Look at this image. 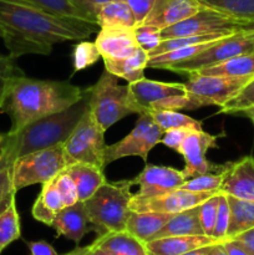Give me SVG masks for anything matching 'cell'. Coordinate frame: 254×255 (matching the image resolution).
Here are the masks:
<instances>
[{"mask_svg":"<svg viewBox=\"0 0 254 255\" xmlns=\"http://www.w3.org/2000/svg\"><path fill=\"white\" fill-rule=\"evenodd\" d=\"M97 30L96 22L56 16L21 2L0 0V39L11 60L31 54L50 55L55 44L84 40Z\"/></svg>","mask_w":254,"mask_h":255,"instance_id":"obj_1","label":"cell"},{"mask_svg":"<svg viewBox=\"0 0 254 255\" xmlns=\"http://www.w3.org/2000/svg\"><path fill=\"white\" fill-rule=\"evenodd\" d=\"M86 95L70 81L37 80L25 75L0 76V112L11 120L10 131L69 109Z\"/></svg>","mask_w":254,"mask_h":255,"instance_id":"obj_2","label":"cell"},{"mask_svg":"<svg viewBox=\"0 0 254 255\" xmlns=\"http://www.w3.org/2000/svg\"><path fill=\"white\" fill-rule=\"evenodd\" d=\"M87 109L89 97L86 89V95L69 109L41 117L17 131L2 133L0 159L6 166L12 167L16 159L26 154L64 144Z\"/></svg>","mask_w":254,"mask_h":255,"instance_id":"obj_3","label":"cell"},{"mask_svg":"<svg viewBox=\"0 0 254 255\" xmlns=\"http://www.w3.org/2000/svg\"><path fill=\"white\" fill-rule=\"evenodd\" d=\"M131 179L106 182L94 196L84 202L87 217L97 236L126 229L131 209Z\"/></svg>","mask_w":254,"mask_h":255,"instance_id":"obj_4","label":"cell"},{"mask_svg":"<svg viewBox=\"0 0 254 255\" xmlns=\"http://www.w3.org/2000/svg\"><path fill=\"white\" fill-rule=\"evenodd\" d=\"M87 97L90 112L105 131L120 120L136 114L128 85H120L119 77L106 70L99 81L87 89Z\"/></svg>","mask_w":254,"mask_h":255,"instance_id":"obj_5","label":"cell"},{"mask_svg":"<svg viewBox=\"0 0 254 255\" xmlns=\"http://www.w3.org/2000/svg\"><path fill=\"white\" fill-rule=\"evenodd\" d=\"M67 166L70 163L64 144L32 152L12 164V186L17 192L32 184H44L61 173Z\"/></svg>","mask_w":254,"mask_h":255,"instance_id":"obj_6","label":"cell"},{"mask_svg":"<svg viewBox=\"0 0 254 255\" xmlns=\"http://www.w3.org/2000/svg\"><path fill=\"white\" fill-rule=\"evenodd\" d=\"M128 89L134 111L138 116L158 110H187V90L184 84L153 81L143 77L128 84Z\"/></svg>","mask_w":254,"mask_h":255,"instance_id":"obj_7","label":"cell"},{"mask_svg":"<svg viewBox=\"0 0 254 255\" xmlns=\"http://www.w3.org/2000/svg\"><path fill=\"white\" fill-rule=\"evenodd\" d=\"M105 129L95 120L87 109L77 126L64 143L69 163H89L104 171L105 164Z\"/></svg>","mask_w":254,"mask_h":255,"instance_id":"obj_8","label":"cell"},{"mask_svg":"<svg viewBox=\"0 0 254 255\" xmlns=\"http://www.w3.org/2000/svg\"><path fill=\"white\" fill-rule=\"evenodd\" d=\"M187 110H197L204 106L222 107L231 101L252 77L203 76L187 75Z\"/></svg>","mask_w":254,"mask_h":255,"instance_id":"obj_9","label":"cell"},{"mask_svg":"<svg viewBox=\"0 0 254 255\" xmlns=\"http://www.w3.org/2000/svg\"><path fill=\"white\" fill-rule=\"evenodd\" d=\"M163 129L154 124L149 115H139L136 126L124 138L116 143L106 146L105 151V164H110L125 157H141L147 163L149 152L153 147L161 143Z\"/></svg>","mask_w":254,"mask_h":255,"instance_id":"obj_10","label":"cell"},{"mask_svg":"<svg viewBox=\"0 0 254 255\" xmlns=\"http://www.w3.org/2000/svg\"><path fill=\"white\" fill-rule=\"evenodd\" d=\"M253 51L254 44L252 42V40L243 32L237 30L234 34L228 35V36L223 37L218 41H214L211 46L207 47L206 50L199 52L192 59L172 65L167 70L177 72V74L189 75L202 69L222 64V62L227 61L232 57Z\"/></svg>","mask_w":254,"mask_h":255,"instance_id":"obj_11","label":"cell"},{"mask_svg":"<svg viewBox=\"0 0 254 255\" xmlns=\"http://www.w3.org/2000/svg\"><path fill=\"white\" fill-rule=\"evenodd\" d=\"M243 21L228 16L218 10L202 6L187 19L161 30L162 39L191 36V35L214 34L223 31H237Z\"/></svg>","mask_w":254,"mask_h":255,"instance_id":"obj_12","label":"cell"},{"mask_svg":"<svg viewBox=\"0 0 254 255\" xmlns=\"http://www.w3.org/2000/svg\"><path fill=\"white\" fill-rule=\"evenodd\" d=\"M219 136L202 131H192L182 142L177 153L184 159L183 173L187 179L207 173H221L227 163L216 164L206 158L207 152L211 148H217V139Z\"/></svg>","mask_w":254,"mask_h":255,"instance_id":"obj_13","label":"cell"},{"mask_svg":"<svg viewBox=\"0 0 254 255\" xmlns=\"http://www.w3.org/2000/svg\"><path fill=\"white\" fill-rule=\"evenodd\" d=\"M217 193L214 192H189L177 188L153 197H137L133 194L131 202H129V209L132 212H158V213L176 214L199 206L206 199L211 198Z\"/></svg>","mask_w":254,"mask_h":255,"instance_id":"obj_14","label":"cell"},{"mask_svg":"<svg viewBox=\"0 0 254 255\" xmlns=\"http://www.w3.org/2000/svg\"><path fill=\"white\" fill-rule=\"evenodd\" d=\"M186 179L183 171L172 167L146 164L143 171L132 178L131 182L133 186L137 184L139 187V191L134 196L153 197L179 188Z\"/></svg>","mask_w":254,"mask_h":255,"instance_id":"obj_15","label":"cell"},{"mask_svg":"<svg viewBox=\"0 0 254 255\" xmlns=\"http://www.w3.org/2000/svg\"><path fill=\"white\" fill-rule=\"evenodd\" d=\"M219 192L243 201L254 202V158L246 156L228 162L223 171Z\"/></svg>","mask_w":254,"mask_h":255,"instance_id":"obj_16","label":"cell"},{"mask_svg":"<svg viewBox=\"0 0 254 255\" xmlns=\"http://www.w3.org/2000/svg\"><path fill=\"white\" fill-rule=\"evenodd\" d=\"M95 44L102 60L124 59L139 49L134 29L128 27H100Z\"/></svg>","mask_w":254,"mask_h":255,"instance_id":"obj_17","label":"cell"},{"mask_svg":"<svg viewBox=\"0 0 254 255\" xmlns=\"http://www.w3.org/2000/svg\"><path fill=\"white\" fill-rule=\"evenodd\" d=\"M201 7L198 0H154L152 10L141 25L163 30L187 19Z\"/></svg>","mask_w":254,"mask_h":255,"instance_id":"obj_18","label":"cell"},{"mask_svg":"<svg viewBox=\"0 0 254 255\" xmlns=\"http://www.w3.org/2000/svg\"><path fill=\"white\" fill-rule=\"evenodd\" d=\"M51 228L55 229L56 236H62L79 244L91 231L84 202H77L72 206L65 207L54 219Z\"/></svg>","mask_w":254,"mask_h":255,"instance_id":"obj_19","label":"cell"},{"mask_svg":"<svg viewBox=\"0 0 254 255\" xmlns=\"http://www.w3.org/2000/svg\"><path fill=\"white\" fill-rule=\"evenodd\" d=\"M221 243L213 237L207 236H179L166 237L149 241L146 243L147 255H181L193 249Z\"/></svg>","mask_w":254,"mask_h":255,"instance_id":"obj_20","label":"cell"},{"mask_svg":"<svg viewBox=\"0 0 254 255\" xmlns=\"http://www.w3.org/2000/svg\"><path fill=\"white\" fill-rule=\"evenodd\" d=\"M91 246L115 255H147L146 243L132 236L126 229L97 236Z\"/></svg>","mask_w":254,"mask_h":255,"instance_id":"obj_21","label":"cell"},{"mask_svg":"<svg viewBox=\"0 0 254 255\" xmlns=\"http://www.w3.org/2000/svg\"><path fill=\"white\" fill-rule=\"evenodd\" d=\"M65 208V203L56 187V177L42 184V188L32 206L34 219L45 226L51 227L57 214Z\"/></svg>","mask_w":254,"mask_h":255,"instance_id":"obj_22","label":"cell"},{"mask_svg":"<svg viewBox=\"0 0 254 255\" xmlns=\"http://www.w3.org/2000/svg\"><path fill=\"white\" fill-rule=\"evenodd\" d=\"M149 55L142 47L124 59H105V70L128 84L144 77V70L148 65Z\"/></svg>","mask_w":254,"mask_h":255,"instance_id":"obj_23","label":"cell"},{"mask_svg":"<svg viewBox=\"0 0 254 255\" xmlns=\"http://www.w3.org/2000/svg\"><path fill=\"white\" fill-rule=\"evenodd\" d=\"M66 171L76 184L80 202L91 198L107 182L104 171L89 163H72Z\"/></svg>","mask_w":254,"mask_h":255,"instance_id":"obj_24","label":"cell"},{"mask_svg":"<svg viewBox=\"0 0 254 255\" xmlns=\"http://www.w3.org/2000/svg\"><path fill=\"white\" fill-rule=\"evenodd\" d=\"M172 216L173 214L158 213V212L131 211L127 218L126 231L143 243H147L163 228Z\"/></svg>","mask_w":254,"mask_h":255,"instance_id":"obj_25","label":"cell"},{"mask_svg":"<svg viewBox=\"0 0 254 255\" xmlns=\"http://www.w3.org/2000/svg\"><path fill=\"white\" fill-rule=\"evenodd\" d=\"M199 206L173 214L172 218L164 224L163 228L151 241L158 238H166V237L204 236L201 219H199Z\"/></svg>","mask_w":254,"mask_h":255,"instance_id":"obj_26","label":"cell"},{"mask_svg":"<svg viewBox=\"0 0 254 255\" xmlns=\"http://www.w3.org/2000/svg\"><path fill=\"white\" fill-rule=\"evenodd\" d=\"M203 76H229V77H254V51L232 57L222 64L192 72ZM191 75V74H189Z\"/></svg>","mask_w":254,"mask_h":255,"instance_id":"obj_27","label":"cell"},{"mask_svg":"<svg viewBox=\"0 0 254 255\" xmlns=\"http://www.w3.org/2000/svg\"><path fill=\"white\" fill-rule=\"evenodd\" d=\"M96 22L100 27H128L137 26L136 17L128 5L122 0H114L105 4L97 11Z\"/></svg>","mask_w":254,"mask_h":255,"instance_id":"obj_28","label":"cell"},{"mask_svg":"<svg viewBox=\"0 0 254 255\" xmlns=\"http://www.w3.org/2000/svg\"><path fill=\"white\" fill-rule=\"evenodd\" d=\"M227 198L231 211L227 239H232L243 232L254 228V202L243 201L231 196H227Z\"/></svg>","mask_w":254,"mask_h":255,"instance_id":"obj_29","label":"cell"},{"mask_svg":"<svg viewBox=\"0 0 254 255\" xmlns=\"http://www.w3.org/2000/svg\"><path fill=\"white\" fill-rule=\"evenodd\" d=\"M12 1L29 5V6L41 10V11L47 12V14L56 15V16L92 21L84 11H81L72 2V0H12Z\"/></svg>","mask_w":254,"mask_h":255,"instance_id":"obj_30","label":"cell"},{"mask_svg":"<svg viewBox=\"0 0 254 255\" xmlns=\"http://www.w3.org/2000/svg\"><path fill=\"white\" fill-rule=\"evenodd\" d=\"M202 6L218 10L239 21L254 20V0H198Z\"/></svg>","mask_w":254,"mask_h":255,"instance_id":"obj_31","label":"cell"},{"mask_svg":"<svg viewBox=\"0 0 254 255\" xmlns=\"http://www.w3.org/2000/svg\"><path fill=\"white\" fill-rule=\"evenodd\" d=\"M20 216L16 208V197H14L7 208L0 216V254L12 242L20 239Z\"/></svg>","mask_w":254,"mask_h":255,"instance_id":"obj_32","label":"cell"},{"mask_svg":"<svg viewBox=\"0 0 254 255\" xmlns=\"http://www.w3.org/2000/svg\"><path fill=\"white\" fill-rule=\"evenodd\" d=\"M151 116L154 124L158 125L163 131L172 128H189L194 131H202V121L194 120L187 115L181 114L179 111L172 110H158L147 114Z\"/></svg>","mask_w":254,"mask_h":255,"instance_id":"obj_33","label":"cell"},{"mask_svg":"<svg viewBox=\"0 0 254 255\" xmlns=\"http://www.w3.org/2000/svg\"><path fill=\"white\" fill-rule=\"evenodd\" d=\"M100 59H102L96 44L91 41H81L75 45L72 50V66L75 72L82 71L87 67L96 64Z\"/></svg>","mask_w":254,"mask_h":255,"instance_id":"obj_34","label":"cell"},{"mask_svg":"<svg viewBox=\"0 0 254 255\" xmlns=\"http://www.w3.org/2000/svg\"><path fill=\"white\" fill-rule=\"evenodd\" d=\"M254 106V77H252L246 86L224 106L221 107L219 112L222 114H241L244 110Z\"/></svg>","mask_w":254,"mask_h":255,"instance_id":"obj_35","label":"cell"},{"mask_svg":"<svg viewBox=\"0 0 254 255\" xmlns=\"http://www.w3.org/2000/svg\"><path fill=\"white\" fill-rule=\"evenodd\" d=\"M226 169V168H224ZM223 172L221 173H207L186 179L179 188L189 192H219Z\"/></svg>","mask_w":254,"mask_h":255,"instance_id":"obj_36","label":"cell"},{"mask_svg":"<svg viewBox=\"0 0 254 255\" xmlns=\"http://www.w3.org/2000/svg\"><path fill=\"white\" fill-rule=\"evenodd\" d=\"M219 202V192L211 198L206 199L203 203L199 206V219H201L202 229H203L204 236L213 237L214 226H216L217 211H218Z\"/></svg>","mask_w":254,"mask_h":255,"instance_id":"obj_37","label":"cell"},{"mask_svg":"<svg viewBox=\"0 0 254 255\" xmlns=\"http://www.w3.org/2000/svg\"><path fill=\"white\" fill-rule=\"evenodd\" d=\"M229 218H231V211H229L228 198L226 194L219 192V202H218V211H217L216 226L213 231V238L217 241L224 242L227 239V233H228Z\"/></svg>","mask_w":254,"mask_h":255,"instance_id":"obj_38","label":"cell"},{"mask_svg":"<svg viewBox=\"0 0 254 255\" xmlns=\"http://www.w3.org/2000/svg\"><path fill=\"white\" fill-rule=\"evenodd\" d=\"M56 187L59 189L62 201H64L65 207L72 206V204L80 202L76 184L66 169H64L61 173L56 176Z\"/></svg>","mask_w":254,"mask_h":255,"instance_id":"obj_39","label":"cell"},{"mask_svg":"<svg viewBox=\"0 0 254 255\" xmlns=\"http://www.w3.org/2000/svg\"><path fill=\"white\" fill-rule=\"evenodd\" d=\"M134 32H136L139 47H142L148 54L153 51L163 40L161 36V30L153 26H148V25H138L134 27Z\"/></svg>","mask_w":254,"mask_h":255,"instance_id":"obj_40","label":"cell"},{"mask_svg":"<svg viewBox=\"0 0 254 255\" xmlns=\"http://www.w3.org/2000/svg\"><path fill=\"white\" fill-rule=\"evenodd\" d=\"M15 196L16 191L12 186L11 167H4L0 171V216L7 208Z\"/></svg>","mask_w":254,"mask_h":255,"instance_id":"obj_41","label":"cell"},{"mask_svg":"<svg viewBox=\"0 0 254 255\" xmlns=\"http://www.w3.org/2000/svg\"><path fill=\"white\" fill-rule=\"evenodd\" d=\"M194 129L189 128H172L167 129L163 132L161 138V143L167 146L168 148L173 149V151L178 152L179 147H181L182 142L186 139V137L191 133Z\"/></svg>","mask_w":254,"mask_h":255,"instance_id":"obj_42","label":"cell"},{"mask_svg":"<svg viewBox=\"0 0 254 255\" xmlns=\"http://www.w3.org/2000/svg\"><path fill=\"white\" fill-rule=\"evenodd\" d=\"M122 1L126 2L129 6V9L132 10L134 17H136L137 26H138V25H141L144 21L147 15L152 10L154 0H122Z\"/></svg>","mask_w":254,"mask_h":255,"instance_id":"obj_43","label":"cell"},{"mask_svg":"<svg viewBox=\"0 0 254 255\" xmlns=\"http://www.w3.org/2000/svg\"><path fill=\"white\" fill-rule=\"evenodd\" d=\"M110 1H114V0H72V2L95 22H96L97 11Z\"/></svg>","mask_w":254,"mask_h":255,"instance_id":"obj_44","label":"cell"},{"mask_svg":"<svg viewBox=\"0 0 254 255\" xmlns=\"http://www.w3.org/2000/svg\"><path fill=\"white\" fill-rule=\"evenodd\" d=\"M26 246L30 251V255H59L51 244L45 241L26 242Z\"/></svg>","mask_w":254,"mask_h":255,"instance_id":"obj_45","label":"cell"},{"mask_svg":"<svg viewBox=\"0 0 254 255\" xmlns=\"http://www.w3.org/2000/svg\"><path fill=\"white\" fill-rule=\"evenodd\" d=\"M232 241L237 242L239 246L243 247L251 255H254V228L238 234L234 238H232Z\"/></svg>","mask_w":254,"mask_h":255,"instance_id":"obj_46","label":"cell"},{"mask_svg":"<svg viewBox=\"0 0 254 255\" xmlns=\"http://www.w3.org/2000/svg\"><path fill=\"white\" fill-rule=\"evenodd\" d=\"M64 255H115V254L110 253V252H106V251H102V249L95 248V247H92L91 244H90V246L87 247H77V248H75L74 251L69 252V253Z\"/></svg>","mask_w":254,"mask_h":255,"instance_id":"obj_47","label":"cell"},{"mask_svg":"<svg viewBox=\"0 0 254 255\" xmlns=\"http://www.w3.org/2000/svg\"><path fill=\"white\" fill-rule=\"evenodd\" d=\"M222 243H223L224 249H226L228 255H251L243 247H241L237 242L232 241V239H227V241L222 242Z\"/></svg>","mask_w":254,"mask_h":255,"instance_id":"obj_48","label":"cell"},{"mask_svg":"<svg viewBox=\"0 0 254 255\" xmlns=\"http://www.w3.org/2000/svg\"><path fill=\"white\" fill-rule=\"evenodd\" d=\"M238 31L243 32L244 35L249 37L252 40V42L254 44V20L252 21H243L238 27Z\"/></svg>","mask_w":254,"mask_h":255,"instance_id":"obj_49","label":"cell"},{"mask_svg":"<svg viewBox=\"0 0 254 255\" xmlns=\"http://www.w3.org/2000/svg\"><path fill=\"white\" fill-rule=\"evenodd\" d=\"M207 255H228L227 254L226 249H224L223 247V243H216L213 244V246L211 247V249H209L208 254Z\"/></svg>","mask_w":254,"mask_h":255,"instance_id":"obj_50","label":"cell"},{"mask_svg":"<svg viewBox=\"0 0 254 255\" xmlns=\"http://www.w3.org/2000/svg\"><path fill=\"white\" fill-rule=\"evenodd\" d=\"M212 246H213V244H212ZM212 246H206V247H202V248L193 249V251L187 252V253L181 254V255H207V254H208L209 249H211Z\"/></svg>","mask_w":254,"mask_h":255,"instance_id":"obj_51","label":"cell"},{"mask_svg":"<svg viewBox=\"0 0 254 255\" xmlns=\"http://www.w3.org/2000/svg\"><path fill=\"white\" fill-rule=\"evenodd\" d=\"M241 114H243L244 116L248 117V119L252 121V124L254 125V106L249 107V109H247V110H244V111L241 112Z\"/></svg>","mask_w":254,"mask_h":255,"instance_id":"obj_52","label":"cell"},{"mask_svg":"<svg viewBox=\"0 0 254 255\" xmlns=\"http://www.w3.org/2000/svg\"><path fill=\"white\" fill-rule=\"evenodd\" d=\"M4 167H9V166H6V164H5L4 162H2L1 159H0V171H1V168H4Z\"/></svg>","mask_w":254,"mask_h":255,"instance_id":"obj_53","label":"cell"},{"mask_svg":"<svg viewBox=\"0 0 254 255\" xmlns=\"http://www.w3.org/2000/svg\"><path fill=\"white\" fill-rule=\"evenodd\" d=\"M1 139H2V136H1V133H0V143H1Z\"/></svg>","mask_w":254,"mask_h":255,"instance_id":"obj_54","label":"cell"}]
</instances>
